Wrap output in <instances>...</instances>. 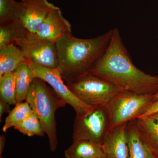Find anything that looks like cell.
I'll return each instance as SVG.
<instances>
[{
  "label": "cell",
  "mask_w": 158,
  "mask_h": 158,
  "mask_svg": "<svg viewBox=\"0 0 158 158\" xmlns=\"http://www.w3.org/2000/svg\"><path fill=\"white\" fill-rule=\"evenodd\" d=\"M90 72L123 91L153 95L158 93V77L146 74L134 65L117 29L112 30L107 48Z\"/></svg>",
  "instance_id": "cell-1"
},
{
  "label": "cell",
  "mask_w": 158,
  "mask_h": 158,
  "mask_svg": "<svg viewBox=\"0 0 158 158\" xmlns=\"http://www.w3.org/2000/svg\"><path fill=\"white\" fill-rule=\"evenodd\" d=\"M111 34L110 30L89 39L77 38L70 34L57 40V69L65 84H70L90 72L94 64L107 48Z\"/></svg>",
  "instance_id": "cell-2"
},
{
  "label": "cell",
  "mask_w": 158,
  "mask_h": 158,
  "mask_svg": "<svg viewBox=\"0 0 158 158\" xmlns=\"http://www.w3.org/2000/svg\"><path fill=\"white\" fill-rule=\"evenodd\" d=\"M41 79L35 78L26 101L39 118L48 137L50 150L54 152L58 143L55 114L58 109L64 107L66 104Z\"/></svg>",
  "instance_id": "cell-3"
},
{
  "label": "cell",
  "mask_w": 158,
  "mask_h": 158,
  "mask_svg": "<svg viewBox=\"0 0 158 158\" xmlns=\"http://www.w3.org/2000/svg\"><path fill=\"white\" fill-rule=\"evenodd\" d=\"M153 95L126 91L118 94L107 105L110 129L141 117L152 103Z\"/></svg>",
  "instance_id": "cell-4"
},
{
  "label": "cell",
  "mask_w": 158,
  "mask_h": 158,
  "mask_svg": "<svg viewBox=\"0 0 158 158\" xmlns=\"http://www.w3.org/2000/svg\"><path fill=\"white\" fill-rule=\"evenodd\" d=\"M67 85L80 100L91 107L107 105L114 97L123 91L90 72Z\"/></svg>",
  "instance_id": "cell-5"
},
{
  "label": "cell",
  "mask_w": 158,
  "mask_h": 158,
  "mask_svg": "<svg viewBox=\"0 0 158 158\" xmlns=\"http://www.w3.org/2000/svg\"><path fill=\"white\" fill-rule=\"evenodd\" d=\"M110 129L107 105L93 106L88 113L76 116L73 140H88L102 145Z\"/></svg>",
  "instance_id": "cell-6"
},
{
  "label": "cell",
  "mask_w": 158,
  "mask_h": 158,
  "mask_svg": "<svg viewBox=\"0 0 158 158\" xmlns=\"http://www.w3.org/2000/svg\"><path fill=\"white\" fill-rule=\"evenodd\" d=\"M27 61L35 65L51 69L58 68L55 43L41 39L29 33L25 38L15 43Z\"/></svg>",
  "instance_id": "cell-7"
},
{
  "label": "cell",
  "mask_w": 158,
  "mask_h": 158,
  "mask_svg": "<svg viewBox=\"0 0 158 158\" xmlns=\"http://www.w3.org/2000/svg\"><path fill=\"white\" fill-rule=\"evenodd\" d=\"M36 77L42 80L50 85L61 99L73 108L76 115L82 116L88 113L93 107L85 104L72 92L63 81L58 69L41 67L32 63H27Z\"/></svg>",
  "instance_id": "cell-8"
},
{
  "label": "cell",
  "mask_w": 158,
  "mask_h": 158,
  "mask_svg": "<svg viewBox=\"0 0 158 158\" xmlns=\"http://www.w3.org/2000/svg\"><path fill=\"white\" fill-rule=\"evenodd\" d=\"M70 34L71 24L63 16L60 8L57 7L46 18L35 34L39 38L56 43L61 37Z\"/></svg>",
  "instance_id": "cell-9"
},
{
  "label": "cell",
  "mask_w": 158,
  "mask_h": 158,
  "mask_svg": "<svg viewBox=\"0 0 158 158\" xmlns=\"http://www.w3.org/2000/svg\"><path fill=\"white\" fill-rule=\"evenodd\" d=\"M25 8L22 19L25 27L29 32L35 34L46 18L57 8L48 0H21Z\"/></svg>",
  "instance_id": "cell-10"
},
{
  "label": "cell",
  "mask_w": 158,
  "mask_h": 158,
  "mask_svg": "<svg viewBox=\"0 0 158 158\" xmlns=\"http://www.w3.org/2000/svg\"><path fill=\"white\" fill-rule=\"evenodd\" d=\"M127 123L110 129L102 144L105 158H129L126 134Z\"/></svg>",
  "instance_id": "cell-11"
},
{
  "label": "cell",
  "mask_w": 158,
  "mask_h": 158,
  "mask_svg": "<svg viewBox=\"0 0 158 158\" xmlns=\"http://www.w3.org/2000/svg\"><path fill=\"white\" fill-rule=\"evenodd\" d=\"M139 135L155 158H158V123L149 117L135 120Z\"/></svg>",
  "instance_id": "cell-12"
},
{
  "label": "cell",
  "mask_w": 158,
  "mask_h": 158,
  "mask_svg": "<svg viewBox=\"0 0 158 158\" xmlns=\"http://www.w3.org/2000/svg\"><path fill=\"white\" fill-rule=\"evenodd\" d=\"M27 61L19 47L14 43L0 48V77L13 72Z\"/></svg>",
  "instance_id": "cell-13"
},
{
  "label": "cell",
  "mask_w": 158,
  "mask_h": 158,
  "mask_svg": "<svg viewBox=\"0 0 158 158\" xmlns=\"http://www.w3.org/2000/svg\"><path fill=\"white\" fill-rule=\"evenodd\" d=\"M126 134L129 158H155L139 135L135 120L128 123Z\"/></svg>",
  "instance_id": "cell-14"
},
{
  "label": "cell",
  "mask_w": 158,
  "mask_h": 158,
  "mask_svg": "<svg viewBox=\"0 0 158 158\" xmlns=\"http://www.w3.org/2000/svg\"><path fill=\"white\" fill-rule=\"evenodd\" d=\"M66 158H105L101 144L86 140L73 141L65 151Z\"/></svg>",
  "instance_id": "cell-15"
},
{
  "label": "cell",
  "mask_w": 158,
  "mask_h": 158,
  "mask_svg": "<svg viewBox=\"0 0 158 158\" xmlns=\"http://www.w3.org/2000/svg\"><path fill=\"white\" fill-rule=\"evenodd\" d=\"M16 103L26 101L36 77L27 63H23L14 71Z\"/></svg>",
  "instance_id": "cell-16"
},
{
  "label": "cell",
  "mask_w": 158,
  "mask_h": 158,
  "mask_svg": "<svg viewBox=\"0 0 158 158\" xmlns=\"http://www.w3.org/2000/svg\"><path fill=\"white\" fill-rule=\"evenodd\" d=\"M25 12L24 5L15 0H0V25L21 21Z\"/></svg>",
  "instance_id": "cell-17"
},
{
  "label": "cell",
  "mask_w": 158,
  "mask_h": 158,
  "mask_svg": "<svg viewBox=\"0 0 158 158\" xmlns=\"http://www.w3.org/2000/svg\"><path fill=\"white\" fill-rule=\"evenodd\" d=\"M30 32L21 21L0 25V48L24 39Z\"/></svg>",
  "instance_id": "cell-18"
},
{
  "label": "cell",
  "mask_w": 158,
  "mask_h": 158,
  "mask_svg": "<svg viewBox=\"0 0 158 158\" xmlns=\"http://www.w3.org/2000/svg\"><path fill=\"white\" fill-rule=\"evenodd\" d=\"M15 106L5 120L2 127L4 132L10 128L14 127L33 113L28 103L26 101L16 103Z\"/></svg>",
  "instance_id": "cell-19"
},
{
  "label": "cell",
  "mask_w": 158,
  "mask_h": 158,
  "mask_svg": "<svg viewBox=\"0 0 158 158\" xmlns=\"http://www.w3.org/2000/svg\"><path fill=\"white\" fill-rule=\"evenodd\" d=\"M15 85L14 72L0 77V98L10 105H15Z\"/></svg>",
  "instance_id": "cell-20"
},
{
  "label": "cell",
  "mask_w": 158,
  "mask_h": 158,
  "mask_svg": "<svg viewBox=\"0 0 158 158\" xmlns=\"http://www.w3.org/2000/svg\"><path fill=\"white\" fill-rule=\"evenodd\" d=\"M14 128L29 137L43 136L45 134L39 118L33 113Z\"/></svg>",
  "instance_id": "cell-21"
},
{
  "label": "cell",
  "mask_w": 158,
  "mask_h": 158,
  "mask_svg": "<svg viewBox=\"0 0 158 158\" xmlns=\"http://www.w3.org/2000/svg\"><path fill=\"white\" fill-rule=\"evenodd\" d=\"M10 106L9 103L2 100H0V121H2V118L3 114L9 113L11 110Z\"/></svg>",
  "instance_id": "cell-22"
},
{
  "label": "cell",
  "mask_w": 158,
  "mask_h": 158,
  "mask_svg": "<svg viewBox=\"0 0 158 158\" xmlns=\"http://www.w3.org/2000/svg\"><path fill=\"white\" fill-rule=\"evenodd\" d=\"M158 112V100L152 102L150 106L148 108V110L146 111V113H144L141 117H148L151 115L153 113Z\"/></svg>",
  "instance_id": "cell-23"
},
{
  "label": "cell",
  "mask_w": 158,
  "mask_h": 158,
  "mask_svg": "<svg viewBox=\"0 0 158 158\" xmlns=\"http://www.w3.org/2000/svg\"><path fill=\"white\" fill-rule=\"evenodd\" d=\"M6 142V137L4 135L0 136V158H2L3 150Z\"/></svg>",
  "instance_id": "cell-24"
},
{
  "label": "cell",
  "mask_w": 158,
  "mask_h": 158,
  "mask_svg": "<svg viewBox=\"0 0 158 158\" xmlns=\"http://www.w3.org/2000/svg\"><path fill=\"white\" fill-rule=\"evenodd\" d=\"M148 117H149L152 118L157 123H158V112L153 113V114H152L151 115L149 116H148Z\"/></svg>",
  "instance_id": "cell-25"
},
{
  "label": "cell",
  "mask_w": 158,
  "mask_h": 158,
  "mask_svg": "<svg viewBox=\"0 0 158 158\" xmlns=\"http://www.w3.org/2000/svg\"><path fill=\"white\" fill-rule=\"evenodd\" d=\"M157 100H158V93L153 95V102L156 101Z\"/></svg>",
  "instance_id": "cell-26"
}]
</instances>
